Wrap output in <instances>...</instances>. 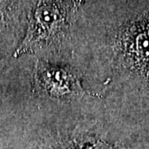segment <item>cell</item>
I'll return each instance as SVG.
<instances>
[{
  "instance_id": "1",
  "label": "cell",
  "mask_w": 149,
  "mask_h": 149,
  "mask_svg": "<svg viewBox=\"0 0 149 149\" xmlns=\"http://www.w3.org/2000/svg\"><path fill=\"white\" fill-rule=\"evenodd\" d=\"M65 6L61 2H43L38 5L31 20L27 37L15 56L42 47L63 31L67 15Z\"/></svg>"
}]
</instances>
